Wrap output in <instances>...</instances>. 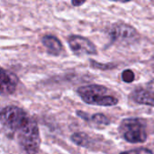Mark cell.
Here are the masks:
<instances>
[{
  "label": "cell",
  "instance_id": "obj_14",
  "mask_svg": "<svg viewBox=\"0 0 154 154\" xmlns=\"http://www.w3.org/2000/svg\"><path fill=\"white\" fill-rule=\"evenodd\" d=\"M120 154H154L153 152L148 148H144V147H140V148H135V149H132L130 151H126V152H123Z\"/></svg>",
  "mask_w": 154,
  "mask_h": 154
},
{
  "label": "cell",
  "instance_id": "obj_13",
  "mask_svg": "<svg viewBox=\"0 0 154 154\" xmlns=\"http://www.w3.org/2000/svg\"><path fill=\"white\" fill-rule=\"evenodd\" d=\"M135 79V74L132 69H125L122 73V80L125 83H132Z\"/></svg>",
  "mask_w": 154,
  "mask_h": 154
},
{
  "label": "cell",
  "instance_id": "obj_9",
  "mask_svg": "<svg viewBox=\"0 0 154 154\" xmlns=\"http://www.w3.org/2000/svg\"><path fill=\"white\" fill-rule=\"evenodd\" d=\"M42 42L46 48L47 52L51 56H59L63 51V45L61 42L54 35H44L42 38Z\"/></svg>",
  "mask_w": 154,
  "mask_h": 154
},
{
  "label": "cell",
  "instance_id": "obj_10",
  "mask_svg": "<svg viewBox=\"0 0 154 154\" xmlns=\"http://www.w3.org/2000/svg\"><path fill=\"white\" fill-rule=\"evenodd\" d=\"M78 116H79L80 118H82L83 120L85 121H88V122H92L94 125H97V126H100V127H103V126H106L110 124V121L109 119L104 115V114H100V113H97V114H94L92 115L90 117L88 116V114L82 112V111H77L76 112Z\"/></svg>",
  "mask_w": 154,
  "mask_h": 154
},
{
  "label": "cell",
  "instance_id": "obj_1",
  "mask_svg": "<svg viewBox=\"0 0 154 154\" xmlns=\"http://www.w3.org/2000/svg\"><path fill=\"white\" fill-rule=\"evenodd\" d=\"M16 139L24 154H37L41 146V135L37 123L28 117L16 133Z\"/></svg>",
  "mask_w": 154,
  "mask_h": 154
},
{
  "label": "cell",
  "instance_id": "obj_4",
  "mask_svg": "<svg viewBox=\"0 0 154 154\" xmlns=\"http://www.w3.org/2000/svg\"><path fill=\"white\" fill-rule=\"evenodd\" d=\"M28 117L29 116L23 108L16 106H7L1 110L0 123L6 134L13 135L17 133Z\"/></svg>",
  "mask_w": 154,
  "mask_h": 154
},
{
  "label": "cell",
  "instance_id": "obj_2",
  "mask_svg": "<svg viewBox=\"0 0 154 154\" xmlns=\"http://www.w3.org/2000/svg\"><path fill=\"white\" fill-rule=\"evenodd\" d=\"M79 97L88 105L98 106H114L118 104V99L110 94L107 88L101 85H87L77 89Z\"/></svg>",
  "mask_w": 154,
  "mask_h": 154
},
{
  "label": "cell",
  "instance_id": "obj_6",
  "mask_svg": "<svg viewBox=\"0 0 154 154\" xmlns=\"http://www.w3.org/2000/svg\"><path fill=\"white\" fill-rule=\"evenodd\" d=\"M68 43L72 52L77 56L96 55L97 53L95 44L90 40L81 35L69 36Z\"/></svg>",
  "mask_w": 154,
  "mask_h": 154
},
{
  "label": "cell",
  "instance_id": "obj_7",
  "mask_svg": "<svg viewBox=\"0 0 154 154\" xmlns=\"http://www.w3.org/2000/svg\"><path fill=\"white\" fill-rule=\"evenodd\" d=\"M19 79L15 74L11 71L1 69V84L0 91L2 95H12L15 92Z\"/></svg>",
  "mask_w": 154,
  "mask_h": 154
},
{
  "label": "cell",
  "instance_id": "obj_11",
  "mask_svg": "<svg viewBox=\"0 0 154 154\" xmlns=\"http://www.w3.org/2000/svg\"><path fill=\"white\" fill-rule=\"evenodd\" d=\"M71 141L78 146L83 147V148H90V146L93 143V141L91 137L83 132H78L71 135Z\"/></svg>",
  "mask_w": 154,
  "mask_h": 154
},
{
  "label": "cell",
  "instance_id": "obj_3",
  "mask_svg": "<svg viewBox=\"0 0 154 154\" xmlns=\"http://www.w3.org/2000/svg\"><path fill=\"white\" fill-rule=\"evenodd\" d=\"M118 132L121 137L130 143H143L148 138L146 122L138 117H129L122 120Z\"/></svg>",
  "mask_w": 154,
  "mask_h": 154
},
{
  "label": "cell",
  "instance_id": "obj_8",
  "mask_svg": "<svg viewBox=\"0 0 154 154\" xmlns=\"http://www.w3.org/2000/svg\"><path fill=\"white\" fill-rule=\"evenodd\" d=\"M130 97L134 102L139 105L154 107V96L151 91L147 89H144L143 88H137L131 93Z\"/></svg>",
  "mask_w": 154,
  "mask_h": 154
},
{
  "label": "cell",
  "instance_id": "obj_5",
  "mask_svg": "<svg viewBox=\"0 0 154 154\" xmlns=\"http://www.w3.org/2000/svg\"><path fill=\"white\" fill-rule=\"evenodd\" d=\"M107 32L112 42L124 45L134 43L140 38L139 32L134 26L123 22L113 23L108 28Z\"/></svg>",
  "mask_w": 154,
  "mask_h": 154
},
{
  "label": "cell",
  "instance_id": "obj_12",
  "mask_svg": "<svg viewBox=\"0 0 154 154\" xmlns=\"http://www.w3.org/2000/svg\"><path fill=\"white\" fill-rule=\"evenodd\" d=\"M89 62L92 68L100 69V70H109V69H113L116 68V65L114 63H99L94 60H89Z\"/></svg>",
  "mask_w": 154,
  "mask_h": 154
},
{
  "label": "cell",
  "instance_id": "obj_15",
  "mask_svg": "<svg viewBox=\"0 0 154 154\" xmlns=\"http://www.w3.org/2000/svg\"><path fill=\"white\" fill-rule=\"evenodd\" d=\"M85 3H86V1H76V0L71 1V5L73 6H80V5H84Z\"/></svg>",
  "mask_w": 154,
  "mask_h": 154
}]
</instances>
